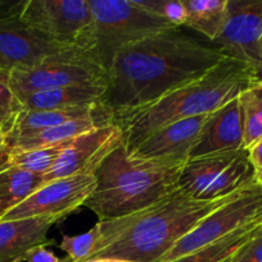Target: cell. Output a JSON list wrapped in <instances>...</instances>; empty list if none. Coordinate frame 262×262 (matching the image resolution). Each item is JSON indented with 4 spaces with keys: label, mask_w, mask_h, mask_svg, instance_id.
Segmentation results:
<instances>
[{
    "label": "cell",
    "mask_w": 262,
    "mask_h": 262,
    "mask_svg": "<svg viewBox=\"0 0 262 262\" xmlns=\"http://www.w3.org/2000/svg\"><path fill=\"white\" fill-rule=\"evenodd\" d=\"M225 58L196 38L170 28L120 49L106 71L102 106L115 114L156 101L204 76Z\"/></svg>",
    "instance_id": "cell-1"
},
{
    "label": "cell",
    "mask_w": 262,
    "mask_h": 262,
    "mask_svg": "<svg viewBox=\"0 0 262 262\" xmlns=\"http://www.w3.org/2000/svg\"><path fill=\"white\" fill-rule=\"evenodd\" d=\"M235 193L211 201H200L177 188L138 211L97 222L100 235L89 260L112 257L130 262H161L200 220Z\"/></svg>",
    "instance_id": "cell-2"
},
{
    "label": "cell",
    "mask_w": 262,
    "mask_h": 262,
    "mask_svg": "<svg viewBox=\"0 0 262 262\" xmlns=\"http://www.w3.org/2000/svg\"><path fill=\"white\" fill-rule=\"evenodd\" d=\"M261 78L253 67L225 56L200 78L178 87L156 101L112 115V124L122 132L130 150L164 125L211 114Z\"/></svg>",
    "instance_id": "cell-3"
},
{
    "label": "cell",
    "mask_w": 262,
    "mask_h": 262,
    "mask_svg": "<svg viewBox=\"0 0 262 262\" xmlns=\"http://www.w3.org/2000/svg\"><path fill=\"white\" fill-rule=\"evenodd\" d=\"M183 164L136 159L122 142L96 169V186L83 206L99 222L138 211L178 188Z\"/></svg>",
    "instance_id": "cell-4"
},
{
    "label": "cell",
    "mask_w": 262,
    "mask_h": 262,
    "mask_svg": "<svg viewBox=\"0 0 262 262\" xmlns=\"http://www.w3.org/2000/svg\"><path fill=\"white\" fill-rule=\"evenodd\" d=\"M89 5L92 23L87 51L106 71L115 54L124 46L177 28L143 9L137 0H89Z\"/></svg>",
    "instance_id": "cell-5"
},
{
    "label": "cell",
    "mask_w": 262,
    "mask_h": 262,
    "mask_svg": "<svg viewBox=\"0 0 262 262\" xmlns=\"http://www.w3.org/2000/svg\"><path fill=\"white\" fill-rule=\"evenodd\" d=\"M255 183V169L246 150L209 154L183 164L178 188L192 199L211 201Z\"/></svg>",
    "instance_id": "cell-6"
},
{
    "label": "cell",
    "mask_w": 262,
    "mask_h": 262,
    "mask_svg": "<svg viewBox=\"0 0 262 262\" xmlns=\"http://www.w3.org/2000/svg\"><path fill=\"white\" fill-rule=\"evenodd\" d=\"M17 99L33 92L69 86H106V69L87 51L71 50L51 56L31 68L9 72Z\"/></svg>",
    "instance_id": "cell-7"
},
{
    "label": "cell",
    "mask_w": 262,
    "mask_h": 262,
    "mask_svg": "<svg viewBox=\"0 0 262 262\" xmlns=\"http://www.w3.org/2000/svg\"><path fill=\"white\" fill-rule=\"evenodd\" d=\"M260 219H262V189L255 182L200 220L193 229L174 245L161 262H170L188 255Z\"/></svg>",
    "instance_id": "cell-8"
},
{
    "label": "cell",
    "mask_w": 262,
    "mask_h": 262,
    "mask_svg": "<svg viewBox=\"0 0 262 262\" xmlns=\"http://www.w3.org/2000/svg\"><path fill=\"white\" fill-rule=\"evenodd\" d=\"M19 17L54 42L84 51L89 49L92 23L89 0H25Z\"/></svg>",
    "instance_id": "cell-9"
},
{
    "label": "cell",
    "mask_w": 262,
    "mask_h": 262,
    "mask_svg": "<svg viewBox=\"0 0 262 262\" xmlns=\"http://www.w3.org/2000/svg\"><path fill=\"white\" fill-rule=\"evenodd\" d=\"M215 49L262 73V0H228Z\"/></svg>",
    "instance_id": "cell-10"
},
{
    "label": "cell",
    "mask_w": 262,
    "mask_h": 262,
    "mask_svg": "<svg viewBox=\"0 0 262 262\" xmlns=\"http://www.w3.org/2000/svg\"><path fill=\"white\" fill-rule=\"evenodd\" d=\"M95 186V174L72 176L46 182L22 204L8 211L0 222L31 217H51L60 222L83 206L94 192Z\"/></svg>",
    "instance_id": "cell-11"
},
{
    "label": "cell",
    "mask_w": 262,
    "mask_h": 262,
    "mask_svg": "<svg viewBox=\"0 0 262 262\" xmlns=\"http://www.w3.org/2000/svg\"><path fill=\"white\" fill-rule=\"evenodd\" d=\"M123 142L122 132L114 124H105L77 136L61 147L43 182L72 176L95 174L105 158Z\"/></svg>",
    "instance_id": "cell-12"
},
{
    "label": "cell",
    "mask_w": 262,
    "mask_h": 262,
    "mask_svg": "<svg viewBox=\"0 0 262 262\" xmlns=\"http://www.w3.org/2000/svg\"><path fill=\"white\" fill-rule=\"evenodd\" d=\"M71 50L26 25L19 15L0 19V69H26Z\"/></svg>",
    "instance_id": "cell-13"
},
{
    "label": "cell",
    "mask_w": 262,
    "mask_h": 262,
    "mask_svg": "<svg viewBox=\"0 0 262 262\" xmlns=\"http://www.w3.org/2000/svg\"><path fill=\"white\" fill-rule=\"evenodd\" d=\"M209 117L200 115L164 125L128 151L136 159L186 163Z\"/></svg>",
    "instance_id": "cell-14"
},
{
    "label": "cell",
    "mask_w": 262,
    "mask_h": 262,
    "mask_svg": "<svg viewBox=\"0 0 262 262\" xmlns=\"http://www.w3.org/2000/svg\"><path fill=\"white\" fill-rule=\"evenodd\" d=\"M238 150H243V123L239 102L234 99L210 114L189 159Z\"/></svg>",
    "instance_id": "cell-15"
},
{
    "label": "cell",
    "mask_w": 262,
    "mask_h": 262,
    "mask_svg": "<svg viewBox=\"0 0 262 262\" xmlns=\"http://www.w3.org/2000/svg\"><path fill=\"white\" fill-rule=\"evenodd\" d=\"M56 222L51 217L0 222V262H23L31 248L54 243L48 233Z\"/></svg>",
    "instance_id": "cell-16"
},
{
    "label": "cell",
    "mask_w": 262,
    "mask_h": 262,
    "mask_svg": "<svg viewBox=\"0 0 262 262\" xmlns=\"http://www.w3.org/2000/svg\"><path fill=\"white\" fill-rule=\"evenodd\" d=\"M104 94L105 86H69L33 92L19 99V102L26 112L96 106L102 105Z\"/></svg>",
    "instance_id": "cell-17"
},
{
    "label": "cell",
    "mask_w": 262,
    "mask_h": 262,
    "mask_svg": "<svg viewBox=\"0 0 262 262\" xmlns=\"http://www.w3.org/2000/svg\"><path fill=\"white\" fill-rule=\"evenodd\" d=\"M89 118H105L112 122V114L102 105L58 110H38V112L23 110L22 114L18 117L13 129L4 137V141L31 135V133L72 122V120L89 119Z\"/></svg>",
    "instance_id": "cell-18"
},
{
    "label": "cell",
    "mask_w": 262,
    "mask_h": 262,
    "mask_svg": "<svg viewBox=\"0 0 262 262\" xmlns=\"http://www.w3.org/2000/svg\"><path fill=\"white\" fill-rule=\"evenodd\" d=\"M105 124H112L105 118H89V119H77L63 124L54 125L31 135L4 141V146L8 150H28V148L48 147V146L64 145L77 136L86 133Z\"/></svg>",
    "instance_id": "cell-19"
},
{
    "label": "cell",
    "mask_w": 262,
    "mask_h": 262,
    "mask_svg": "<svg viewBox=\"0 0 262 262\" xmlns=\"http://www.w3.org/2000/svg\"><path fill=\"white\" fill-rule=\"evenodd\" d=\"M262 230V219L245 225L222 239L170 262H230L235 253Z\"/></svg>",
    "instance_id": "cell-20"
},
{
    "label": "cell",
    "mask_w": 262,
    "mask_h": 262,
    "mask_svg": "<svg viewBox=\"0 0 262 262\" xmlns=\"http://www.w3.org/2000/svg\"><path fill=\"white\" fill-rule=\"evenodd\" d=\"M43 177L19 168H0V212L2 217L27 200L42 184ZM0 217V219H2Z\"/></svg>",
    "instance_id": "cell-21"
},
{
    "label": "cell",
    "mask_w": 262,
    "mask_h": 262,
    "mask_svg": "<svg viewBox=\"0 0 262 262\" xmlns=\"http://www.w3.org/2000/svg\"><path fill=\"white\" fill-rule=\"evenodd\" d=\"M182 2L187 13L184 26L199 31L212 42L224 25L228 0H182Z\"/></svg>",
    "instance_id": "cell-22"
},
{
    "label": "cell",
    "mask_w": 262,
    "mask_h": 262,
    "mask_svg": "<svg viewBox=\"0 0 262 262\" xmlns=\"http://www.w3.org/2000/svg\"><path fill=\"white\" fill-rule=\"evenodd\" d=\"M243 123V150L262 138V78L243 90L237 97Z\"/></svg>",
    "instance_id": "cell-23"
},
{
    "label": "cell",
    "mask_w": 262,
    "mask_h": 262,
    "mask_svg": "<svg viewBox=\"0 0 262 262\" xmlns=\"http://www.w3.org/2000/svg\"><path fill=\"white\" fill-rule=\"evenodd\" d=\"M66 145V143H64ZM64 145L48 146V147L28 148V150H8L4 148L0 168H19L38 176H46L53 168Z\"/></svg>",
    "instance_id": "cell-24"
},
{
    "label": "cell",
    "mask_w": 262,
    "mask_h": 262,
    "mask_svg": "<svg viewBox=\"0 0 262 262\" xmlns=\"http://www.w3.org/2000/svg\"><path fill=\"white\" fill-rule=\"evenodd\" d=\"M23 107L9 84V72L0 69V133L3 138L13 129Z\"/></svg>",
    "instance_id": "cell-25"
},
{
    "label": "cell",
    "mask_w": 262,
    "mask_h": 262,
    "mask_svg": "<svg viewBox=\"0 0 262 262\" xmlns=\"http://www.w3.org/2000/svg\"><path fill=\"white\" fill-rule=\"evenodd\" d=\"M99 235L100 230L96 223L91 229L82 233V234H64L60 243H59V247L68 255L69 262H84L89 260L91 253L94 252Z\"/></svg>",
    "instance_id": "cell-26"
},
{
    "label": "cell",
    "mask_w": 262,
    "mask_h": 262,
    "mask_svg": "<svg viewBox=\"0 0 262 262\" xmlns=\"http://www.w3.org/2000/svg\"><path fill=\"white\" fill-rule=\"evenodd\" d=\"M138 4L147 12L163 18L177 28L186 22V8L182 0H137Z\"/></svg>",
    "instance_id": "cell-27"
},
{
    "label": "cell",
    "mask_w": 262,
    "mask_h": 262,
    "mask_svg": "<svg viewBox=\"0 0 262 262\" xmlns=\"http://www.w3.org/2000/svg\"><path fill=\"white\" fill-rule=\"evenodd\" d=\"M230 262H262V230L243 246Z\"/></svg>",
    "instance_id": "cell-28"
},
{
    "label": "cell",
    "mask_w": 262,
    "mask_h": 262,
    "mask_svg": "<svg viewBox=\"0 0 262 262\" xmlns=\"http://www.w3.org/2000/svg\"><path fill=\"white\" fill-rule=\"evenodd\" d=\"M23 262H61L51 252L50 250L46 248V245L36 246L31 248L23 257Z\"/></svg>",
    "instance_id": "cell-29"
},
{
    "label": "cell",
    "mask_w": 262,
    "mask_h": 262,
    "mask_svg": "<svg viewBox=\"0 0 262 262\" xmlns=\"http://www.w3.org/2000/svg\"><path fill=\"white\" fill-rule=\"evenodd\" d=\"M25 2H12V0H0V19L20 15Z\"/></svg>",
    "instance_id": "cell-30"
},
{
    "label": "cell",
    "mask_w": 262,
    "mask_h": 262,
    "mask_svg": "<svg viewBox=\"0 0 262 262\" xmlns=\"http://www.w3.org/2000/svg\"><path fill=\"white\" fill-rule=\"evenodd\" d=\"M247 154H248V160H250V163L252 164L255 170L262 168V138L260 141H257L252 147L248 148Z\"/></svg>",
    "instance_id": "cell-31"
},
{
    "label": "cell",
    "mask_w": 262,
    "mask_h": 262,
    "mask_svg": "<svg viewBox=\"0 0 262 262\" xmlns=\"http://www.w3.org/2000/svg\"><path fill=\"white\" fill-rule=\"evenodd\" d=\"M84 262H130L125 260H119V258H112V257H99V258H91Z\"/></svg>",
    "instance_id": "cell-32"
},
{
    "label": "cell",
    "mask_w": 262,
    "mask_h": 262,
    "mask_svg": "<svg viewBox=\"0 0 262 262\" xmlns=\"http://www.w3.org/2000/svg\"><path fill=\"white\" fill-rule=\"evenodd\" d=\"M255 182L258 187L262 189V168L255 170Z\"/></svg>",
    "instance_id": "cell-33"
},
{
    "label": "cell",
    "mask_w": 262,
    "mask_h": 262,
    "mask_svg": "<svg viewBox=\"0 0 262 262\" xmlns=\"http://www.w3.org/2000/svg\"><path fill=\"white\" fill-rule=\"evenodd\" d=\"M4 141H0V163H2V159H3V154H4Z\"/></svg>",
    "instance_id": "cell-34"
},
{
    "label": "cell",
    "mask_w": 262,
    "mask_h": 262,
    "mask_svg": "<svg viewBox=\"0 0 262 262\" xmlns=\"http://www.w3.org/2000/svg\"><path fill=\"white\" fill-rule=\"evenodd\" d=\"M0 141H4V138H3V136H2V133H0Z\"/></svg>",
    "instance_id": "cell-35"
},
{
    "label": "cell",
    "mask_w": 262,
    "mask_h": 262,
    "mask_svg": "<svg viewBox=\"0 0 262 262\" xmlns=\"http://www.w3.org/2000/svg\"><path fill=\"white\" fill-rule=\"evenodd\" d=\"M0 217H2V212H0Z\"/></svg>",
    "instance_id": "cell-36"
}]
</instances>
